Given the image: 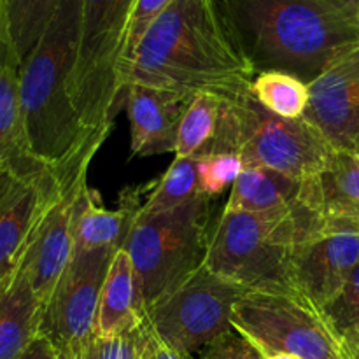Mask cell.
<instances>
[{
	"label": "cell",
	"instance_id": "6da1fadb",
	"mask_svg": "<svg viewBox=\"0 0 359 359\" xmlns=\"http://www.w3.org/2000/svg\"><path fill=\"white\" fill-rule=\"evenodd\" d=\"M255 77L217 0H174L144 35L130 84L235 100L251 93Z\"/></svg>",
	"mask_w": 359,
	"mask_h": 359
},
{
	"label": "cell",
	"instance_id": "7a4b0ae2",
	"mask_svg": "<svg viewBox=\"0 0 359 359\" xmlns=\"http://www.w3.org/2000/svg\"><path fill=\"white\" fill-rule=\"evenodd\" d=\"M256 74L279 70L311 84L359 42L354 0H217Z\"/></svg>",
	"mask_w": 359,
	"mask_h": 359
},
{
	"label": "cell",
	"instance_id": "3957f363",
	"mask_svg": "<svg viewBox=\"0 0 359 359\" xmlns=\"http://www.w3.org/2000/svg\"><path fill=\"white\" fill-rule=\"evenodd\" d=\"M84 0H62L39 44L20 67V97L32 154L56 167L107 135L81 126L70 97V77L81 42Z\"/></svg>",
	"mask_w": 359,
	"mask_h": 359
},
{
	"label": "cell",
	"instance_id": "277c9868",
	"mask_svg": "<svg viewBox=\"0 0 359 359\" xmlns=\"http://www.w3.org/2000/svg\"><path fill=\"white\" fill-rule=\"evenodd\" d=\"M321 223V214L305 203L286 214L223 209L203 266L248 291H297L293 251Z\"/></svg>",
	"mask_w": 359,
	"mask_h": 359
},
{
	"label": "cell",
	"instance_id": "5b68a950",
	"mask_svg": "<svg viewBox=\"0 0 359 359\" xmlns=\"http://www.w3.org/2000/svg\"><path fill=\"white\" fill-rule=\"evenodd\" d=\"M335 151L309 119L272 114L249 93L223 100L217 132L202 153H235L244 167H265L307 182L323 174Z\"/></svg>",
	"mask_w": 359,
	"mask_h": 359
},
{
	"label": "cell",
	"instance_id": "8992f818",
	"mask_svg": "<svg viewBox=\"0 0 359 359\" xmlns=\"http://www.w3.org/2000/svg\"><path fill=\"white\" fill-rule=\"evenodd\" d=\"M210 212V198L198 196L168 212L135 217L123 249L135 266L146 311L203 266Z\"/></svg>",
	"mask_w": 359,
	"mask_h": 359
},
{
	"label": "cell",
	"instance_id": "52a82bcc",
	"mask_svg": "<svg viewBox=\"0 0 359 359\" xmlns=\"http://www.w3.org/2000/svg\"><path fill=\"white\" fill-rule=\"evenodd\" d=\"M137 0H84L81 42L70 77V97L88 133L109 135L125 104L119 62Z\"/></svg>",
	"mask_w": 359,
	"mask_h": 359
},
{
	"label": "cell",
	"instance_id": "ba28073f",
	"mask_svg": "<svg viewBox=\"0 0 359 359\" xmlns=\"http://www.w3.org/2000/svg\"><path fill=\"white\" fill-rule=\"evenodd\" d=\"M231 326L266 358L344 359L340 333L298 291H248L235 304Z\"/></svg>",
	"mask_w": 359,
	"mask_h": 359
},
{
	"label": "cell",
	"instance_id": "9c48e42d",
	"mask_svg": "<svg viewBox=\"0 0 359 359\" xmlns=\"http://www.w3.org/2000/svg\"><path fill=\"white\" fill-rule=\"evenodd\" d=\"M248 290L200 266L172 293L147 309L158 339L186 359H195L231 328L235 304Z\"/></svg>",
	"mask_w": 359,
	"mask_h": 359
},
{
	"label": "cell",
	"instance_id": "30bf717a",
	"mask_svg": "<svg viewBox=\"0 0 359 359\" xmlns=\"http://www.w3.org/2000/svg\"><path fill=\"white\" fill-rule=\"evenodd\" d=\"M118 249L74 252L42 312L41 333L58 359H84L97 337L102 286Z\"/></svg>",
	"mask_w": 359,
	"mask_h": 359
},
{
	"label": "cell",
	"instance_id": "8fae6325",
	"mask_svg": "<svg viewBox=\"0 0 359 359\" xmlns=\"http://www.w3.org/2000/svg\"><path fill=\"white\" fill-rule=\"evenodd\" d=\"M359 265V230L326 223L293 251V284L298 293L326 307Z\"/></svg>",
	"mask_w": 359,
	"mask_h": 359
},
{
	"label": "cell",
	"instance_id": "7c38bea8",
	"mask_svg": "<svg viewBox=\"0 0 359 359\" xmlns=\"http://www.w3.org/2000/svg\"><path fill=\"white\" fill-rule=\"evenodd\" d=\"M305 119L337 151L359 146V42L333 60L311 84Z\"/></svg>",
	"mask_w": 359,
	"mask_h": 359
},
{
	"label": "cell",
	"instance_id": "4fadbf2b",
	"mask_svg": "<svg viewBox=\"0 0 359 359\" xmlns=\"http://www.w3.org/2000/svg\"><path fill=\"white\" fill-rule=\"evenodd\" d=\"M56 191L58 177L53 168L35 175L0 170V284L18 270Z\"/></svg>",
	"mask_w": 359,
	"mask_h": 359
},
{
	"label": "cell",
	"instance_id": "5bb4252c",
	"mask_svg": "<svg viewBox=\"0 0 359 359\" xmlns=\"http://www.w3.org/2000/svg\"><path fill=\"white\" fill-rule=\"evenodd\" d=\"M195 95L132 83L126 93L133 156L175 153L182 114Z\"/></svg>",
	"mask_w": 359,
	"mask_h": 359
},
{
	"label": "cell",
	"instance_id": "9a60e30c",
	"mask_svg": "<svg viewBox=\"0 0 359 359\" xmlns=\"http://www.w3.org/2000/svg\"><path fill=\"white\" fill-rule=\"evenodd\" d=\"M304 203L326 223L359 230V154L335 151L323 174L304 182Z\"/></svg>",
	"mask_w": 359,
	"mask_h": 359
},
{
	"label": "cell",
	"instance_id": "2e32d148",
	"mask_svg": "<svg viewBox=\"0 0 359 359\" xmlns=\"http://www.w3.org/2000/svg\"><path fill=\"white\" fill-rule=\"evenodd\" d=\"M139 191L123 193L118 209L109 210L98 193L86 186L74 209V252L121 249L142 207Z\"/></svg>",
	"mask_w": 359,
	"mask_h": 359
},
{
	"label": "cell",
	"instance_id": "e0dca14e",
	"mask_svg": "<svg viewBox=\"0 0 359 359\" xmlns=\"http://www.w3.org/2000/svg\"><path fill=\"white\" fill-rule=\"evenodd\" d=\"M147 321L142 287L125 249H118L102 286L97 312V337L132 332Z\"/></svg>",
	"mask_w": 359,
	"mask_h": 359
},
{
	"label": "cell",
	"instance_id": "ac0fdd59",
	"mask_svg": "<svg viewBox=\"0 0 359 359\" xmlns=\"http://www.w3.org/2000/svg\"><path fill=\"white\" fill-rule=\"evenodd\" d=\"M42 304L27 273L16 272L0 284V359H21L39 339Z\"/></svg>",
	"mask_w": 359,
	"mask_h": 359
},
{
	"label": "cell",
	"instance_id": "d6986e66",
	"mask_svg": "<svg viewBox=\"0 0 359 359\" xmlns=\"http://www.w3.org/2000/svg\"><path fill=\"white\" fill-rule=\"evenodd\" d=\"M304 203V182L265 167L245 165L224 209L249 214H286Z\"/></svg>",
	"mask_w": 359,
	"mask_h": 359
},
{
	"label": "cell",
	"instance_id": "ffe728a7",
	"mask_svg": "<svg viewBox=\"0 0 359 359\" xmlns=\"http://www.w3.org/2000/svg\"><path fill=\"white\" fill-rule=\"evenodd\" d=\"M48 165L32 154L25 130L20 97V69H0V170L18 175H35L48 170Z\"/></svg>",
	"mask_w": 359,
	"mask_h": 359
},
{
	"label": "cell",
	"instance_id": "44dd1931",
	"mask_svg": "<svg viewBox=\"0 0 359 359\" xmlns=\"http://www.w3.org/2000/svg\"><path fill=\"white\" fill-rule=\"evenodd\" d=\"M7 35L18 65H23L51 23L62 0H2Z\"/></svg>",
	"mask_w": 359,
	"mask_h": 359
},
{
	"label": "cell",
	"instance_id": "7402d4cb",
	"mask_svg": "<svg viewBox=\"0 0 359 359\" xmlns=\"http://www.w3.org/2000/svg\"><path fill=\"white\" fill-rule=\"evenodd\" d=\"M251 95L266 111L286 119L305 118L311 102L309 84L293 74L279 70L256 74Z\"/></svg>",
	"mask_w": 359,
	"mask_h": 359
},
{
	"label": "cell",
	"instance_id": "603a6c76",
	"mask_svg": "<svg viewBox=\"0 0 359 359\" xmlns=\"http://www.w3.org/2000/svg\"><path fill=\"white\" fill-rule=\"evenodd\" d=\"M200 195L196 177V160L175 156L168 170L153 184L137 216H154L168 212L196 200Z\"/></svg>",
	"mask_w": 359,
	"mask_h": 359
},
{
	"label": "cell",
	"instance_id": "cb8c5ba5",
	"mask_svg": "<svg viewBox=\"0 0 359 359\" xmlns=\"http://www.w3.org/2000/svg\"><path fill=\"white\" fill-rule=\"evenodd\" d=\"M223 98L212 93H196L182 114L175 142V156L195 158L214 139L219 125Z\"/></svg>",
	"mask_w": 359,
	"mask_h": 359
},
{
	"label": "cell",
	"instance_id": "d4e9b609",
	"mask_svg": "<svg viewBox=\"0 0 359 359\" xmlns=\"http://www.w3.org/2000/svg\"><path fill=\"white\" fill-rule=\"evenodd\" d=\"M174 0H137L133 7L132 18H130L128 30H126L125 48H123L121 62H119V86L123 95L126 97L130 88V72H132L133 60H135L137 49L142 42L144 35L147 34L154 21L167 11V7Z\"/></svg>",
	"mask_w": 359,
	"mask_h": 359
},
{
	"label": "cell",
	"instance_id": "484cf974",
	"mask_svg": "<svg viewBox=\"0 0 359 359\" xmlns=\"http://www.w3.org/2000/svg\"><path fill=\"white\" fill-rule=\"evenodd\" d=\"M200 195L216 198L231 188L244 170V161L235 153H202L195 156Z\"/></svg>",
	"mask_w": 359,
	"mask_h": 359
},
{
	"label": "cell",
	"instance_id": "4316f807",
	"mask_svg": "<svg viewBox=\"0 0 359 359\" xmlns=\"http://www.w3.org/2000/svg\"><path fill=\"white\" fill-rule=\"evenodd\" d=\"M149 337V321L121 335L95 337L84 359H142Z\"/></svg>",
	"mask_w": 359,
	"mask_h": 359
},
{
	"label": "cell",
	"instance_id": "83f0119b",
	"mask_svg": "<svg viewBox=\"0 0 359 359\" xmlns=\"http://www.w3.org/2000/svg\"><path fill=\"white\" fill-rule=\"evenodd\" d=\"M323 312L339 333L359 325V265L351 273L340 293L323 307Z\"/></svg>",
	"mask_w": 359,
	"mask_h": 359
},
{
	"label": "cell",
	"instance_id": "f1b7e54d",
	"mask_svg": "<svg viewBox=\"0 0 359 359\" xmlns=\"http://www.w3.org/2000/svg\"><path fill=\"white\" fill-rule=\"evenodd\" d=\"M195 359H266L249 339L231 326L228 332L210 342Z\"/></svg>",
	"mask_w": 359,
	"mask_h": 359
},
{
	"label": "cell",
	"instance_id": "f546056e",
	"mask_svg": "<svg viewBox=\"0 0 359 359\" xmlns=\"http://www.w3.org/2000/svg\"><path fill=\"white\" fill-rule=\"evenodd\" d=\"M2 67H16V69H20L16 58H14L13 48H11L9 35H7L6 14H4V4L0 0V69Z\"/></svg>",
	"mask_w": 359,
	"mask_h": 359
},
{
	"label": "cell",
	"instance_id": "4dcf8cb0",
	"mask_svg": "<svg viewBox=\"0 0 359 359\" xmlns=\"http://www.w3.org/2000/svg\"><path fill=\"white\" fill-rule=\"evenodd\" d=\"M142 359H186V358L181 356L177 351L172 349L170 346L161 342V340L156 337V333L153 332V328H151L149 342H147L146 353H144Z\"/></svg>",
	"mask_w": 359,
	"mask_h": 359
},
{
	"label": "cell",
	"instance_id": "1f68e13d",
	"mask_svg": "<svg viewBox=\"0 0 359 359\" xmlns=\"http://www.w3.org/2000/svg\"><path fill=\"white\" fill-rule=\"evenodd\" d=\"M344 359H359V325L340 333Z\"/></svg>",
	"mask_w": 359,
	"mask_h": 359
},
{
	"label": "cell",
	"instance_id": "d6a6232c",
	"mask_svg": "<svg viewBox=\"0 0 359 359\" xmlns=\"http://www.w3.org/2000/svg\"><path fill=\"white\" fill-rule=\"evenodd\" d=\"M21 359H58V356H56L55 349L49 346L48 340L39 337V339L32 344L30 349L27 351V354H25Z\"/></svg>",
	"mask_w": 359,
	"mask_h": 359
},
{
	"label": "cell",
	"instance_id": "836d02e7",
	"mask_svg": "<svg viewBox=\"0 0 359 359\" xmlns=\"http://www.w3.org/2000/svg\"><path fill=\"white\" fill-rule=\"evenodd\" d=\"M266 359H297V358H291V356H270Z\"/></svg>",
	"mask_w": 359,
	"mask_h": 359
},
{
	"label": "cell",
	"instance_id": "e575fe53",
	"mask_svg": "<svg viewBox=\"0 0 359 359\" xmlns=\"http://www.w3.org/2000/svg\"><path fill=\"white\" fill-rule=\"evenodd\" d=\"M354 4H356V9H358V14H359V0H354Z\"/></svg>",
	"mask_w": 359,
	"mask_h": 359
},
{
	"label": "cell",
	"instance_id": "d590c367",
	"mask_svg": "<svg viewBox=\"0 0 359 359\" xmlns=\"http://www.w3.org/2000/svg\"><path fill=\"white\" fill-rule=\"evenodd\" d=\"M354 153H358V154H359V146H358V149H356V151H354Z\"/></svg>",
	"mask_w": 359,
	"mask_h": 359
}]
</instances>
